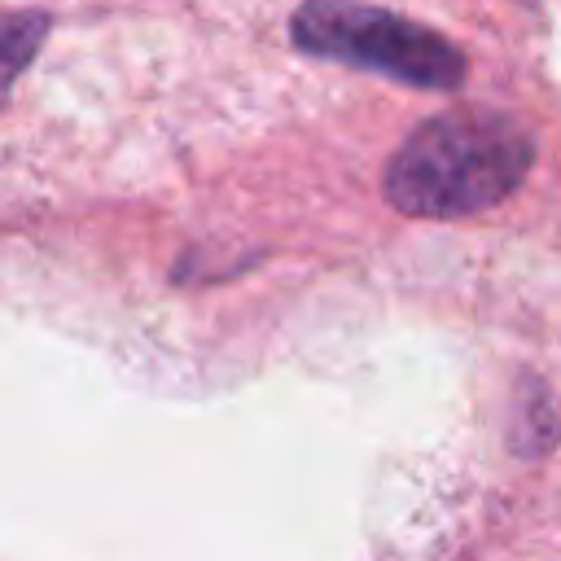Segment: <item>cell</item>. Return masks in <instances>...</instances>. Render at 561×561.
Instances as JSON below:
<instances>
[{"label": "cell", "instance_id": "cell-2", "mask_svg": "<svg viewBox=\"0 0 561 561\" xmlns=\"http://www.w3.org/2000/svg\"><path fill=\"white\" fill-rule=\"evenodd\" d=\"M294 44L311 57L346 61L412 88H456L465 57L438 31L359 0H307L294 13Z\"/></svg>", "mask_w": 561, "mask_h": 561}, {"label": "cell", "instance_id": "cell-1", "mask_svg": "<svg viewBox=\"0 0 561 561\" xmlns=\"http://www.w3.org/2000/svg\"><path fill=\"white\" fill-rule=\"evenodd\" d=\"M530 136L495 110H451L421 123L386 167V197L403 215L456 219L504 202L530 171Z\"/></svg>", "mask_w": 561, "mask_h": 561}, {"label": "cell", "instance_id": "cell-3", "mask_svg": "<svg viewBox=\"0 0 561 561\" xmlns=\"http://www.w3.org/2000/svg\"><path fill=\"white\" fill-rule=\"evenodd\" d=\"M44 35H48V18L44 13L0 18V101L9 96V88L18 83V75L31 66V57L44 44Z\"/></svg>", "mask_w": 561, "mask_h": 561}]
</instances>
